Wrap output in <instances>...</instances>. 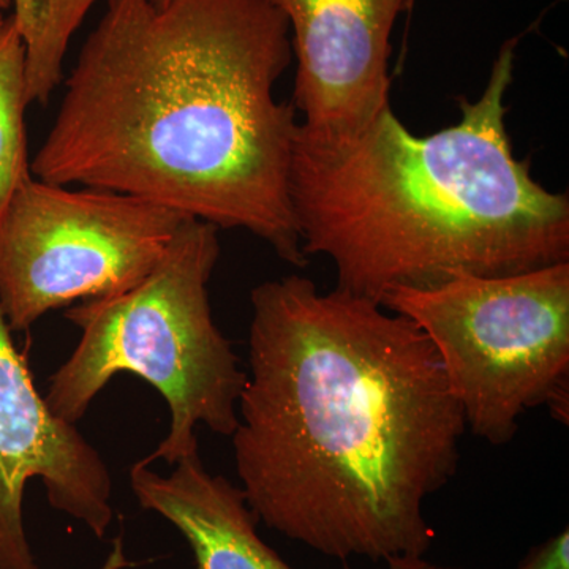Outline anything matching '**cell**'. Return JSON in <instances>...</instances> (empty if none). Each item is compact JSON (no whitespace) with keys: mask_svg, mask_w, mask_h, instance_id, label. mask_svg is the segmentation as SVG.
I'll return each instance as SVG.
<instances>
[{"mask_svg":"<svg viewBox=\"0 0 569 569\" xmlns=\"http://www.w3.org/2000/svg\"><path fill=\"white\" fill-rule=\"evenodd\" d=\"M250 305L231 440L258 522L329 559L426 556V503L467 430L436 348L407 317L302 276L258 284Z\"/></svg>","mask_w":569,"mask_h":569,"instance_id":"cell-1","label":"cell"},{"mask_svg":"<svg viewBox=\"0 0 569 569\" xmlns=\"http://www.w3.org/2000/svg\"><path fill=\"white\" fill-rule=\"evenodd\" d=\"M291 61L271 0H107L31 174L249 231L305 268L298 111L274 96Z\"/></svg>","mask_w":569,"mask_h":569,"instance_id":"cell-2","label":"cell"},{"mask_svg":"<svg viewBox=\"0 0 569 569\" xmlns=\"http://www.w3.org/2000/svg\"><path fill=\"white\" fill-rule=\"evenodd\" d=\"M520 37L505 41L460 119L411 133L391 107L337 140L298 132L291 203L302 250L337 288L383 305L400 288L509 276L569 261L568 193L550 192L512 152L507 93Z\"/></svg>","mask_w":569,"mask_h":569,"instance_id":"cell-3","label":"cell"},{"mask_svg":"<svg viewBox=\"0 0 569 569\" xmlns=\"http://www.w3.org/2000/svg\"><path fill=\"white\" fill-rule=\"evenodd\" d=\"M219 258V228L187 217L140 283L71 306L66 318L81 337L51 377L44 402L52 415L78 425L112 378L133 373L170 408L167 437L141 459L146 466H174L200 451V425L233 436L246 372L212 317L208 284Z\"/></svg>","mask_w":569,"mask_h":569,"instance_id":"cell-4","label":"cell"},{"mask_svg":"<svg viewBox=\"0 0 569 569\" xmlns=\"http://www.w3.org/2000/svg\"><path fill=\"white\" fill-rule=\"evenodd\" d=\"M381 306L425 332L467 429L481 440L509 443L537 407L567 425L569 261L400 288Z\"/></svg>","mask_w":569,"mask_h":569,"instance_id":"cell-5","label":"cell"},{"mask_svg":"<svg viewBox=\"0 0 569 569\" xmlns=\"http://www.w3.org/2000/svg\"><path fill=\"white\" fill-rule=\"evenodd\" d=\"M186 219L132 194L26 179L0 219V309L11 331L130 290Z\"/></svg>","mask_w":569,"mask_h":569,"instance_id":"cell-6","label":"cell"},{"mask_svg":"<svg viewBox=\"0 0 569 569\" xmlns=\"http://www.w3.org/2000/svg\"><path fill=\"white\" fill-rule=\"evenodd\" d=\"M11 332L0 309V569H39L26 529L28 486L40 481L51 508L102 539L114 519L112 479L77 425L52 415Z\"/></svg>","mask_w":569,"mask_h":569,"instance_id":"cell-7","label":"cell"},{"mask_svg":"<svg viewBox=\"0 0 569 569\" xmlns=\"http://www.w3.org/2000/svg\"><path fill=\"white\" fill-rule=\"evenodd\" d=\"M290 26L299 130L337 140L391 107L389 58L397 20L415 0H271Z\"/></svg>","mask_w":569,"mask_h":569,"instance_id":"cell-8","label":"cell"},{"mask_svg":"<svg viewBox=\"0 0 569 569\" xmlns=\"http://www.w3.org/2000/svg\"><path fill=\"white\" fill-rule=\"evenodd\" d=\"M173 467L162 475L138 460L130 468V488L142 509L182 535L198 569H295L258 533L241 488L209 473L200 451Z\"/></svg>","mask_w":569,"mask_h":569,"instance_id":"cell-9","label":"cell"},{"mask_svg":"<svg viewBox=\"0 0 569 569\" xmlns=\"http://www.w3.org/2000/svg\"><path fill=\"white\" fill-rule=\"evenodd\" d=\"M97 0H11L24 47L29 103L47 104L63 81L70 41Z\"/></svg>","mask_w":569,"mask_h":569,"instance_id":"cell-10","label":"cell"},{"mask_svg":"<svg viewBox=\"0 0 569 569\" xmlns=\"http://www.w3.org/2000/svg\"><path fill=\"white\" fill-rule=\"evenodd\" d=\"M24 47L11 17L0 24V219L11 198L31 178L26 108Z\"/></svg>","mask_w":569,"mask_h":569,"instance_id":"cell-11","label":"cell"},{"mask_svg":"<svg viewBox=\"0 0 569 569\" xmlns=\"http://www.w3.org/2000/svg\"><path fill=\"white\" fill-rule=\"evenodd\" d=\"M516 569H569L568 527L533 546Z\"/></svg>","mask_w":569,"mask_h":569,"instance_id":"cell-12","label":"cell"},{"mask_svg":"<svg viewBox=\"0 0 569 569\" xmlns=\"http://www.w3.org/2000/svg\"><path fill=\"white\" fill-rule=\"evenodd\" d=\"M385 565H387V569H458L430 561L426 559V556L395 557V559L385 561Z\"/></svg>","mask_w":569,"mask_h":569,"instance_id":"cell-13","label":"cell"},{"mask_svg":"<svg viewBox=\"0 0 569 569\" xmlns=\"http://www.w3.org/2000/svg\"><path fill=\"white\" fill-rule=\"evenodd\" d=\"M129 567L126 556H123L122 539H116L114 548H112L110 557H108L107 563L102 569H122Z\"/></svg>","mask_w":569,"mask_h":569,"instance_id":"cell-14","label":"cell"},{"mask_svg":"<svg viewBox=\"0 0 569 569\" xmlns=\"http://www.w3.org/2000/svg\"><path fill=\"white\" fill-rule=\"evenodd\" d=\"M11 9V0H0V11H6Z\"/></svg>","mask_w":569,"mask_h":569,"instance_id":"cell-15","label":"cell"},{"mask_svg":"<svg viewBox=\"0 0 569 569\" xmlns=\"http://www.w3.org/2000/svg\"><path fill=\"white\" fill-rule=\"evenodd\" d=\"M3 20H6V17H3L2 11H0V24H2Z\"/></svg>","mask_w":569,"mask_h":569,"instance_id":"cell-16","label":"cell"}]
</instances>
